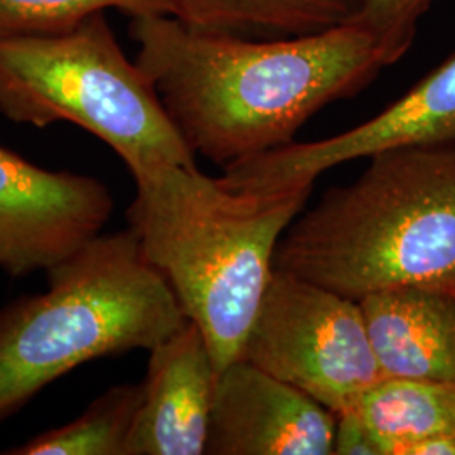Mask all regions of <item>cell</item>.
<instances>
[{
    "label": "cell",
    "mask_w": 455,
    "mask_h": 455,
    "mask_svg": "<svg viewBox=\"0 0 455 455\" xmlns=\"http://www.w3.org/2000/svg\"><path fill=\"white\" fill-rule=\"evenodd\" d=\"M435 4L437 0H364L349 22H356L373 36L391 66L413 46L423 17Z\"/></svg>",
    "instance_id": "2e32d148"
},
{
    "label": "cell",
    "mask_w": 455,
    "mask_h": 455,
    "mask_svg": "<svg viewBox=\"0 0 455 455\" xmlns=\"http://www.w3.org/2000/svg\"><path fill=\"white\" fill-rule=\"evenodd\" d=\"M108 9L131 17L172 16L169 0H0V37L63 33Z\"/></svg>",
    "instance_id": "9a60e30c"
},
{
    "label": "cell",
    "mask_w": 455,
    "mask_h": 455,
    "mask_svg": "<svg viewBox=\"0 0 455 455\" xmlns=\"http://www.w3.org/2000/svg\"><path fill=\"white\" fill-rule=\"evenodd\" d=\"M147 353L125 455L206 454L218 368L204 334L188 321Z\"/></svg>",
    "instance_id": "30bf717a"
},
{
    "label": "cell",
    "mask_w": 455,
    "mask_h": 455,
    "mask_svg": "<svg viewBox=\"0 0 455 455\" xmlns=\"http://www.w3.org/2000/svg\"><path fill=\"white\" fill-rule=\"evenodd\" d=\"M131 174L129 228L188 321L204 334L220 373L240 358L274 272L276 244L314 186L236 191L197 167L174 164Z\"/></svg>",
    "instance_id": "7a4b0ae2"
},
{
    "label": "cell",
    "mask_w": 455,
    "mask_h": 455,
    "mask_svg": "<svg viewBox=\"0 0 455 455\" xmlns=\"http://www.w3.org/2000/svg\"><path fill=\"white\" fill-rule=\"evenodd\" d=\"M142 402V383L116 385L100 395L73 422L43 432L5 455H125Z\"/></svg>",
    "instance_id": "5bb4252c"
},
{
    "label": "cell",
    "mask_w": 455,
    "mask_h": 455,
    "mask_svg": "<svg viewBox=\"0 0 455 455\" xmlns=\"http://www.w3.org/2000/svg\"><path fill=\"white\" fill-rule=\"evenodd\" d=\"M172 16L197 29L292 37L353 20L364 0H169Z\"/></svg>",
    "instance_id": "4fadbf2b"
},
{
    "label": "cell",
    "mask_w": 455,
    "mask_h": 455,
    "mask_svg": "<svg viewBox=\"0 0 455 455\" xmlns=\"http://www.w3.org/2000/svg\"><path fill=\"white\" fill-rule=\"evenodd\" d=\"M276 244L274 268L359 302L400 285L455 287V146L373 154Z\"/></svg>",
    "instance_id": "3957f363"
},
{
    "label": "cell",
    "mask_w": 455,
    "mask_h": 455,
    "mask_svg": "<svg viewBox=\"0 0 455 455\" xmlns=\"http://www.w3.org/2000/svg\"><path fill=\"white\" fill-rule=\"evenodd\" d=\"M334 430V411L238 358L218 373L206 454L332 455Z\"/></svg>",
    "instance_id": "9c48e42d"
},
{
    "label": "cell",
    "mask_w": 455,
    "mask_h": 455,
    "mask_svg": "<svg viewBox=\"0 0 455 455\" xmlns=\"http://www.w3.org/2000/svg\"><path fill=\"white\" fill-rule=\"evenodd\" d=\"M419 146H455V52L371 120L329 139L292 142L228 165L220 180L248 193L307 188L336 165Z\"/></svg>",
    "instance_id": "52a82bcc"
},
{
    "label": "cell",
    "mask_w": 455,
    "mask_h": 455,
    "mask_svg": "<svg viewBox=\"0 0 455 455\" xmlns=\"http://www.w3.org/2000/svg\"><path fill=\"white\" fill-rule=\"evenodd\" d=\"M240 358L334 413L381 378L359 302L276 268Z\"/></svg>",
    "instance_id": "8992f818"
},
{
    "label": "cell",
    "mask_w": 455,
    "mask_h": 455,
    "mask_svg": "<svg viewBox=\"0 0 455 455\" xmlns=\"http://www.w3.org/2000/svg\"><path fill=\"white\" fill-rule=\"evenodd\" d=\"M381 378L455 383V293L400 285L359 300Z\"/></svg>",
    "instance_id": "8fae6325"
},
{
    "label": "cell",
    "mask_w": 455,
    "mask_h": 455,
    "mask_svg": "<svg viewBox=\"0 0 455 455\" xmlns=\"http://www.w3.org/2000/svg\"><path fill=\"white\" fill-rule=\"evenodd\" d=\"M110 189L92 176L48 171L0 146V270L46 272L107 227Z\"/></svg>",
    "instance_id": "ba28073f"
},
{
    "label": "cell",
    "mask_w": 455,
    "mask_h": 455,
    "mask_svg": "<svg viewBox=\"0 0 455 455\" xmlns=\"http://www.w3.org/2000/svg\"><path fill=\"white\" fill-rule=\"evenodd\" d=\"M0 114L37 129L73 124L110 147L131 172L163 164L197 167L105 12L63 33L0 37Z\"/></svg>",
    "instance_id": "5b68a950"
},
{
    "label": "cell",
    "mask_w": 455,
    "mask_h": 455,
    "mask_svg": "<svg viewBox=\"0 0 455 455\" xmlns=\"http://www.w3.org/2000/svg\"><path fill=\"white\" fill-rule=\"evenodd\" d=\"M353 410L383 455H402L419 440L455 434V383L379 378Z\"/></svg>",
    "instance_id": "7c38bea8"
},
{
    "label": "cell",
    "mask_w": 455,
    "mask_h": 455,
    "mask_svg": "<svg viewBox=\"0 0 455 455\" xmlns=\"http://www.w3.org/2000/svg\"><path fill=\"white\" fill-rule=\"evenodd\" d=\"M332 455H383L371 432L353 408L336 413Z\"/></svg>",
    "instance_id": "e0dca14e"
},
{
    "label": "cell",
    "mask_w": 455,
    "mask_h": 455,
    "mask_svg": "<svg viewBox=\"0 0 455 455\" xmlns=\"http://www.w3.org/2000/svg\"><path fill=\"white\" fill-rule=\"evenodd\" d=\"M131 36L135 63L184 142L223 169L292 144L309 118L390 66L356 22L250 41L174 16H140L132 17Z\"/></svg>",
    "instance_id": "6da1fadb"
},
{
    "label": "cell",
    "mask_w": 455,
    "mask_h": 455,
    "mask_svg": "<svg viewBox=\"0 0 455 455\" xmlns=\"http://www.w3.org/2000/svg\"><path fill=\"white\" fill-rule=\"evenodd\" d=\"M48 289L0 309V422L92 359L150 351L188 323L131 228L46 270Z\"/></svg>",
    "instance_id": "277c9868"
},
{
    "label": "cell",
    "mask_w": 455,
    "mask_h": 455,
    "mask_svg": "<svg viewBox=\"0 0 455 455\" xmlns=\"http://www.w3.org/2000/svg\"><path fill=\"white\" fill-rule=\"evenodd\" d=\"M452 291H454V293H455V287H454V289H452Z\"/></svg>",
    "instance_id": "d6986e66"
},
{
    "label": "cell",
    "mask_w": 455,
    "mask_h": 455,
    "mask_svg": "<svg viewBox=\"0 0 455 455\" xmlns=\"http://www.w3.org/2000/svg\"><path fill=\"white\" fill-rule=\"evenodd\" d=\"M402 455H455V434H443L408 445Z\"/></svg>",
    "instance_id": "ac0fdd59"
}]
</instances>
